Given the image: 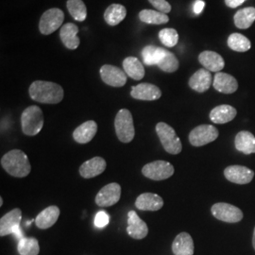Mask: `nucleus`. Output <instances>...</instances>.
<instances>
[{"mask_svg":"<svg viewBox=\"0 0 255 255\" xmlns=\"http://www.w3.org/2000/svg\"><path fill=\"white\" fill-rule=\"evenodd\" d=\"M28 93L33 101L45 104H57L64 99V89L61 85L51 82L36 81L29 86Z\"/></svg>","mask_w":255,"mask_h":255,"instance_id":"obj_1","label":"nucleus"},{"mask_svg":"<svg viewBox=\"0 0 255 255\" xmlns=\"http://www.w3.org/2000/svg\"><path fill=\"white\" fill-rule=\"evenodd\" d=\"M2 167L12 177L24 178L30 173L31 165L27 154L19 149H13L7 152L1 158Z\"/></svg>","mask_w":255,"mask_h":255,"instance_id":"obj_2","label":"nucleus"},{"mask_svg":"<svg viewBox=\"0 0 255 255\" xmlns=\"http://www.w3.org/2000/svg\"><path fill=\"white\" fill-rule=\"evenodd\" d=\"M22 130L27 136L38 134L44 126V115L38 106H29L21 116Z\"/></svg>","mask_w":255,"mask_h":255,"instance_id":"obj_3","label":"nucleus"},{"mask_svg":"<svg viewBox=\"0 0 255 255\" xmlns=\"http://www.w3.org/2000/svg\"><path fill=\"white\" fill-rule=\"evenodd\" d=\"M156 132L166 152L173 155L181 153L182 142L173 128L164 122H159L156 125Z\"/></svg>","mask_w":255,"mask_h":255,"instance_id":"obj_4","label":"nucleus"},{"mask_svg":"<svg viewBox=\"0 0 255 255\" xmlns=\"http://www.w3.org/2000/svg\"><path fill=\"white\" fill-rule=\"evenodd\" d=\"M115 128L117 135L122 143H129L133 140L135 130L132 116L128 110L119 111L115 119Z\"/></svg>","mask_w":255,"mask_h":255,"instance_id":"obj_5","label":"nucleus"},{"mask_svg":"<svg viewBox=\"0 0 255 255\" xmlns=\"http://www.w3.org/2000/svg\"><path fill=\"white\" fill-rule=\"evenodd\" d=\"M64 21V13L62 9L58 8L47 9L40 19V32L44 35H49L61 27Z\"/></svg>","mask_w":255,"mask_h":255,"instance_id":"obj_6","label":"nucleus"},{"mask_svg":"<svg viewBox=\"0 0 255 255\" xmlns=\"http://www.w3.org/2000/svg\"><path fill=\"white\" fill-rule=\"evenodd\" d=\"M143 175L153 181H163L170 178L174 174L172 164L166 161H155L144 165Z\"/></svg>","mask_w":255,"mask_h":255,"instance_id":"obj_7","label":"nucleus"},{"mask_svg":"<svg viewBox=\"0 0 255 255\" xmlns=\"http://www.w3.org/2000/svg\"><path fill=\"white\" fill-rule=\"evenodd\" d=\"M212 215L217 219L227 223H237L243 219L242 211L235 205L219 202L212 206Z\"/></svg>","mask_w":255,"mask_h":255,"instance_id":"obj_8","label":"nucleus"},{"mask_svg":"<svg viewBox=\"0 0 255 255\" xmlns=\"http://www.w3.org/2000/svg\"><path fill=\"white\" fill-rule=\"evenodd\" d=\"M219 137V130L213 125H201L192 129L189 142L192 146H202L214 142Z\"/></svg>","mask_w":255,"mask_h":255,"instance_id":"obj_9","label":"nucleus"},{"mask_svg":"<svg viewBox=\"0 0 255 255\" xmlns=\"http://www.w3.org/2000/svg\"><path fill=\"white\" fill-rule=\"evenodd\" d=\"M121 186L117 182H112L102 187L96 197L97 205L110 207L117 204L120 200Z\"/></svg>","mask_w":255,"mask_h":255,"instance_id":"obj_10","label":"nucleus"},{"mask_svg":"<svg viewBox=\"0 0 255 255\" xmlns=\"http://www.w3.org/2000/svg\"><path fill=\"white\" fill-rule=\"evenodd\" d=\"M101 80L113 87H122L127 82V74L119 67L105 64L101 66Z\"/></svg>","mask_w":255,"mask_h":255,"instance_id":"obj_11","label":"nucleus"},{"mask_svg":"<svg viewBox=\"0 0 255 255\" xmlns=\"http://www.w3.org/2000/svg\"><path fill=\"white\" fill-rule=\"evenodd\" d=\"M225 178L237 184H248L255 178V172L246 166L230 165L224 170Z\"/></svg>","mask_w":255,"mask_h":255,"instance_id":"obj_12","label":"nucleus"},{"mask_svg":"<svg viewBox=\"0 0 255 255\" xmlns=\"http://www.w3.org/2000/svg\"><path fill=\"white\" fill-rule=\"evenodd\" d=\"M130 96L139 101H157L162 97V92L154 84L140 83L131 88Z\"/></svg>","mask_w":255,"mask_h":255,"instance_id":"obj_13","label":"nucleus"},{"mask_svg":"<svg viewBox=\"0 0 255 255\" xmlns=\"http://www.w3.org/2000/svg\"><path fill=\"white\" fill-rule=\"evenodd\" d=\"M128 218V235L133 239L145 238L148 234L146 222L140 219L134 211H129Z\"/></svg>","mask_w":255,"mask_h":255,"instance_id":"obj_14","label":"nucleus"},{"mask_svg":"<svg viewBox=\"0 0 255 255\" xmlns=\"http://www.w3.org/2000/svg\"><path fill=\"white\" fill-rule=\"evenodd\" d=\"M22 212L19 208L9 211L0 219V237L12 235L14 230L20 226Z\"/></svg>","mask_w":255,"mask_h":255,"instance_id":"obj_15","label":"nucleus"},{"mask_svg":"<svg viewBox=\"0 0 255 255\" xmlns=\"http://www.w3.org/2000/svg\"><path fill=\"white\" fill-rule=\"evenodd\" d=\"M106 166V161L103 158L94 157L81 165L80 174L84 179H91L103 173Z\"/></svg>","mask_w":255,"mask_h":255,"instance_id":"obj_16","label":"nucleus"},{"mask_svg":"<svg viewBox=\"0 0 255 255\" xmlns=\"http://www.w3.org/2000/svg\"><path fill=\"white\" fill-rule=\"evenodd\" d=\"M199 61L201 65L210 72L218 73L225 66L224 59L221 57V55L215 51L206 50L201 52V54L199 55Z\"/></svg>","mask_w":255,"mask_h":255,"instance_id":"obj_17","label":"nucleus"},{"mask_svg":"<svg viewBox=\"0 0 255 255\" xmlns=\"http://www.w3.org/2000/svg\"><path fill=\"white\" fill-rule=\"evenodd\" d=\"M214 88L222 94H233L238 89V82L232 75L223 72H218L215 75Z\"/></svg>","mask_w":255,"mask_h":255,"instance_id":"obj_18","label":"nucleus"},{"mask_svg":"<svg viewBox=\"0 0 255 255\" xmlns=\"http://www.w3.org/2000/svg\"><path fill=\"white\" fill-rule=\"evenodd\" d=\"M137 209L142 211H158L164 206L163 199L154 193L141 194L135 201Z\"/></svg>","mask_w":255,"mask_h":255,"instance_id":"obj_19","label":"nucleus"},{"mask_svg":"<svg viewBox=\"0 0 255 255\" xmlns=\"http://www.w3.org/2000/svg\"><path fill=\"white\" fill-rule=\"evenodd\" d=\"M188 83L192 90L198 93H204L209 90L212 84V75L207 69L201 68L192 75Z\"/></svg>","mask_w":255,"mask_h":255,"instance_id":"obj_20","label":"nucleus"},{"mask_svg":"<svg viewBox=\"0 0 255 255\" xmlns=\"http://www.w3.org/2000/svg\"><path fill=\"white\" fill-rule=\"evenodd\" d=\"M237 111L231 105H219L210 112V119L215 124H226L237 117Z\"/></svg>","mask_w":255,"mask_h":255,"instance_id":"obj_21","label":"nucleus"},{"mask_svg":"<svg viewBox=\"0 0 255 255\" xmlns=\"http://www.w3.org/2000/svg\"><path fill=\"white\" fill-rule=\"evenodd\" d=\"M97 131H98L97 123L93 120L86 121L74 130V140L79 144H87L95 137Z\"/></svg>","mask_w":255,"mask_h":255,"instance_id":"obj_22","label":"nucleus"},{"mask_svg":"<svg viewBox=\"0 0 255 255\" xmlns=\"http://www.w3.org/2000/svg\"><path fill=\"white\" fill-rule=\"evenodd\" d=\"M78 32L79 27L77 25L73 23L64 24L60 30V37L65 47L74 50L80 46L81 40L78 37Z\"/></svg>","mask_w":255,"mask_h":255,"instance_id":"obj_23","label":"nucleus"},{"mask_svg":"<svg viewBox=\"0 0 255 255\" xmlns=\"http://www.w3.org/2000/svg\"><path fill=\"white\" fill-rule=\"evenodd\" d=\"M194 242L188 233H181L175 237L172 243L174 255H194Z\"/></svg>","mask_w":255,"mask_h":255,"instance_id":"obj_24","label":"nucleus"},{"mask_svg":"<svg viewBox=\"0 0 255 255\" xmlns=\"http://www.w3.org/2000/svg\"><path fill=\"white\" fill-rule=\"evenodd\" d=\"M236 148L244 154L255 153V136L250 131H239L235 139Z\"/></svg>","mask_w":255,"mask_h":255,"instance_id":"obj_25","label":"nucleus"},{"mask_svg":"<svg viewBox=\"0 0 255 255\" xmlns=\"http://www.w3.org/2000/svg\"><path fill=\"white\" fill-rule=\"evenodd\" d=\"M60 216V209L57 206H49L42 211L35 219L37 227L42 230L50 228L53 226Z\"/></svg>","mask_w":255,"mask_h":255,"instance_id":"obj_26","label":"nucleus"},{"mask_svg":"<svg viewBox=\"0 0 255 255\" xmlns=\"http://www.w3.org/2000/svg\"><path fill=\"white\" fill-rule=\"evenodd\" d=\"M123 67L127 76L135 81H140L145 76V68L135 57H127L123 61Z\"/></svg>","mask_w":255,"mask_h":255,"instance_id":"obj_27","label":"nucleus"},{"mask_svg":"<svg viewBox=\"0 0 255 255\" xmlns=\"http://www.w3.org/2000/svg\"><path fill=\"white\" fill-rule=\"evenodd\" d=\"M127 15V9L121 4H112L104 12V19L110 26L120 24Z\"/></svg>","mask_w":255,"mask_h":255,"instance_id":"obj_28","label":"nucleus"},{"mask_svg":"<svg viewBox=\"0 0 255 255\" xmlns=\"http://www.w3.org/2000/svg\"><path fill=\"white\" fill-rule=\"evenodd\" d=\"M236 27L240 29H247L252 27L255 21V7H247L239 9L234 16Z\"/></svg>","mask_w":255,"mask_h":255,"instance_id":"obj_29","label":"nucleus"},{"mask_svg":"<svg viewBox=\"0 0 255 255\" xmlns=\"http://www.w3.org/2000/svg\"><path fill=\"white\" fill-rule=\"evenodd\" d=\"M139 18L146 23L152 25H163L169 21L167 14L154 9H143L139 12Z\"/></svg>","mask_w":255,"mask_h":255,"instance_id":"obj_30","label":"nucleus"},{"mask_svg":"<svg viewBox=\"0 0 255 255\" xmlns=\"http://www.w3.org/2000/svg\"><path fill=\"white\" fill-rule=\"evenodd\" d=\"M179 65H180L179 61L175 54L164 48L162 57H161L159 63L157 64V66L164 72L173 73L178 70Z\"/></svg>","mask_w":255,"mask_h":255,"instance_id":"obj_31","label":"nucleus"},{"mask_svg":"<svg viewBox=\"0 0 255 255\" xmlns=\"http://www.w3.org/2000/svg\"><path fill=\"white\" fill-rule=\"evenodd\" d=\"M228 46L234 51L237 52H246L251 49V41L240 33H232L228 38Z\"/></svg>","mask_w":255,"mask_h":255,"instance_id":"obj_32","label":"nucleus"},{"mask_svg":"<svg viewBox=\"0 0 255 255\" xmlns=\"http://www.w3.org/2000/svg\"><path fill=\"white\" fill-rule=\"evenodd\" d=\"M17 250L20 255H38L40 246L36 238L23 237L19 240Z\"/></svg>","mask_w":255,"mask_h":255,"instance_id":"obj_33","label":"nucleus"},{"mask_svg":"<svg viewBox=\"0 0 255 255\" xmlns=\"http://www.w3.org/2000/svg\"><path fill=\"white\" fill-rule=\"evenodd\" d=\"M66 7L76 21L83 22L87 17V9L82 0H67Z\"/></svg>","mask_w":255,"mask_h":255,"instance_id":"obj_34","label":"nucleus"},{"mask_svg":"<svg viewBox=\"0 0 255 255\" xmlns=\"http://www.w3.org/2000/svg\"><path fill=\"white\" fill-rule=\"evenodd\" d=\"M163 49L164 48L158 47V46H145L142 50V57H143L144 64L146 65H149V66L155 65V64L157 65L162 57Z\"/></svg>","mask_w":255,"mask_h":255,"instance_id":"obj_35","label":"nucleus"},{"mask_svg":"<svg viewBox=\"0 0 255 255\" xmlns=\"http://www.w3.org/2000/svg\"><path fill=\"white\" fill-rule=\"evenodd\" d=\"M161 43L167 47H173L179 42V34L174 28H163L159 32Z\"/></svg>","mask_w":255,"mask_h":255,"instance_id":"obj_36","label":"nucleus"},{"mask_svg":"<svg viewBox=\"0 0 255 255\" xmlns=\"http://www.w3.org/2000/svg\"><path fill=\"white\" fill-rule=\"evenodd\" d=\"M109 215L106 212H104V211L98 212V214L95 217V220H94L95 226L97 228H104V227H106L109 224Z\"/></svg>","mask_w":255,"mask_h":255,"instance_id":"obj_37","label":"nucleus"},{"mask_svg":"<svg viewBox=\"0 0 255 255\" xmlns=\"http://www.w3.org/2000/svg\"><path fill=\"white\" fill-rule=\"evenodd\" d=\"M155 9L163 13H169L171 11V5L166 0H148Z\"/></svg>","mask_w":255,"mask_h":255,"instance_id":"obj_38","label":"nucleus"},{"mask_svg":"<svg viewBox=\"0 0 255 255\" xmlns=\"http://www.w3.org/2000/svg\"><path fill=\"white\" fill-rule=\"evenodd\" d=\"M247 0H225V4L228 6L229 8L236 9L237 7L241 6L243 3H245Z\"/></svg>","mask_w":255,"mask_h":255,"instance_id":"obj_39","label":"nucleus"},{"mask_svg":"<svg viewBox=\"0 0 255 255\" xmlns=\"http://www.w3.org/2000/svg\"><path fill=\"white\" fill-rule=\"evenodd\" d=\"M205 6L204 1L202 0H196V2L194 3V11L196 14H200L201 11L203 10V8Z\"/></svg>","mask_w":255,"mask_h":255,"instance_id":"obj_40","label":"nucleus"},{"mask_svg":"<svg viewBox=\"0 0 255 255\" xmlns=\"http://www.w3.org/2000/svg\"><path fill=\"white\" fill-rule=\"evenodd\" d=\"M253 246H254L255 250V231H254V237H253Z\"/></svg>","mask_w":255,"mask_h":255,"instance_id":"obj_41","label":"nucleus"},{"mask_svg":"<svg viewBox=\"0 0 255 255\" xmlns=\"http://www.w3.org/2000/svg\"><path fill=\"white\" fill-rule=\"evenodd\" d=\"M2 204H3V199L1 198V199H0V206H2Z\"/></svg>","mask_w":255,"mask_h":255,"instance_id":"obj_42","label":"nucleus"}]
</instances>
